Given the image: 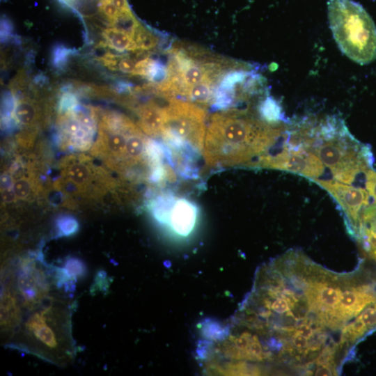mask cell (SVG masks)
I'll return each mask as SVG.
<instances>
[{"mask_svg": "<svg viewBox=\"0 0 376 376\" xmlns=\"http://www.w3.org/2000/svg\"><path fill=\"white\" fill-rule=\"evenodd\" d=\"M288 123L271 124L243 109L214 114L203 144L205 162L211 166H256L281 139Z\"/></svg>", "mask_w": 376, "mask_h": 376, "instance_id": "6da1fadb", "label": "cell"}, {"mask_svg": "<svg viewBox=\"0 0 376 376\" xmlns=\"http://www.w3.org/2000/svg\"><path fill=\"white\" fill-rule=\"evenodd\" d=\"M295 129L300 145L319 158L334 180L365 187L367 172L373 169V152L350 134L343 119L336 116L304 119L296 123Z\"/></svg>", "mask_w": 376, "mask_h": 376, "instance_id": "7a4b0ae2", "label": "cell"}, {"mask_svg": "<svg viewBox=\"0 0 376 376\" xmlns=\"http://www.w3.org/2000/svg\"><path fill=\"white\" fill-rule=\"evenodd\" d=\"M328 19L340 51L361 65L376 58V26L361 5L353 0H328Z\"/></svg>", "mask_w": 376, "mask_h": 376, "instance_id": "3957f363", "label": "cell"}, {"mask_svg": "<svg viewBox=\"0 0 376 376\" xmlns=\"http://www.w3.org/2000/svg\"><path fill=\"white\" fill-rule=\"evenodd\" d=\"M314 182L336 201L352 229L359 230L362 213L373 202L368 191L361 187L345 184L334 179H321Z\"/></svg>", "mask_w": 376, "mask_h": 376, "instance_id": "277c9868", "label": "cell"}, {"mask_svg": "<svg viewBox=\"0 0 376 376\" xmlns=\"http://www.w3.org/2000/svg\"><path fill=\"white\" fill-rule=\"evenodd\" d=\"M52 306L49 305L31 315L24 325L29 340L38 348L49 352H58L63 340L53 319L55 311Z\"/></svg>", "mask_w": 376, "mask_h": 376, "instance_id": "5b68a950", "label": "cell"}, {"mask_svg": "<svg viewBox=\"0 0 376 376\" xmlns=\"http://www.w3.org/2000/svg\"><path fill=\"white\" fill-rule=\"evenodd\" d=\"M17 286L24 305L33 308L46 297L48 283L42 271L29 259L20 262Z\"/></svg>", "mask_w": 376, "mask_h": 376, "instance_id": "8992f818", "label": "cell"}, {"mask_svg": "<svg viewBox=\"0 0 376 376\" xmlns=\"http://www.w3.org/2000/svg\"><path fill=\"white\" fill-rule=\"evenodd\" d=\"M198 210L190 201L180 198L173 202L167 223L172 230L179 235H188L194 228Z\"/></svg>", "mask_w": 376, "mask_h": 376, "instance_id": "52a82bcc", "label": "cell"}, {"mask_svg": "<svg viewBox=\"0 0 376 376\" xmlns=\"http://www.w3.org/2000/svg\"><path fill=\"white\" fill-rule=\"evenodd\" d=\"M86 273V267L84 262L78 258L69 257L56 272L57 284L60 287H64L65 290H71L70 286L74 285Z\"/></svg>", "mask_w": 376, "mask_h": 376, "instance_id": "ba28073f", "label": "cell"}, {"mask_svg": "<svg viewBox=\"0 0 376 376\" xmlns=\"http://www.w3.org/2000/svg\"><path fill=\"white\" fill-rule=\"evenodd\" d=\"M19 305L13 292L6 290L1 301V325L3 331H10L19 321Z\"/></svg>", "mask_w": 376, "mask_h": 376, "instance_id": "9c48e42d", "label": "cell"}, {"mask_svg": "<svg viewBox=\"0 0 376 376\" xmlns=\"http://www.w3.org/2000/svg\"><path fill=\"white\" fill-rule=\"evenodd\" d=\"M140 127L149 135H161L164 124L162 108L155 104L143 106L139 109Z\"/></svg>", "mask_w": 376, "mask_h": 376, "instance_id": "30bf717a", "label": "cell"}, {"mask_svg": "<svg viewBox=\"0 0 376 376\" xmlns=\"http://www.w3.org/2000/svg\"><path fill=\"white\" fill-rule=\"evenodd\" d=\"M258 112L263 120L271 124L288 123L280 104L272 96L267 95L258 106Z\"/></svg>", "mask_w": 376, "mask_h": 376, "instance_id": "8fae6325", "label": "cell"}, {"mask_svg": "<svg viewBox=\"0 0 376 376\" xmlns=\"http://www.w3.org/2000/svg\"><path fill=\"white\" fill-rule=\"evenodd\" d=\"M103 37L107 43V45L118 52L137 50L133 38L128 34L116 28L111 27L106 29L103 31Z\"/></svg>", "mask_w": 376, "mask_h": 376, "instance_id": "7c38bea8", "label": "cell"}, {"mask_svg": "<svg viewBox=\"0 0 376 376\" xmlns=\"http://www.w3.org/2000/svg\"><path fill=\"white\" fill-rule=\"evenodd\" d=\"M13 116L16 121L24 125H30L37 118L36 107L28 100L17 101L13 107Z\"/></svg>", "mask_w": 376, "mask_h": 376, "instance_id": "4fadbf2b", "label": "cell"}, {"mask_svg": "<svg viewBox=\"0 0 376 376\" xmlns=\"http://www.w3.org/2000/svg\"><path fill=\"white\" fill-rule=\"evenodd\" d=\"M178 74L189 88L201 82H212L205 65H198L196 62Z\"/></svg>", "mask_w": 376, "mask_h": 376, "instance_id": "5bb4252c", "label": "cell"}, {"mask_svg": "<svg viewBox=\"0 0 376 376\" xmlns=\"http://www.w3.org/2000/svg\"><path fill=\"white\" fill-rule=\"evenodd\" d=\"M65 175L71 182L79 187L86 186L91 177V173L87 165L81 162H75L68 166L65 169Z\"/></svg>", "mask_w": 376, "mask_h": 376, "instance_id": "9a60e30c", "label": "cell"}, {"mask_svg": "<svg viewBox=\"0 0 376 376\" xmlns=\"http://www.w3.org/2000/svg\"><path fill=\"white\" fill-rule=\"evenodd\" d=\"M140 25L131 10L120 12L116 18L111 22L112 27L128 34L132 38Z\"/></svg>", "mask_w": 376, "mask_h": 376, "instance_id": "2e32d148", "label": "cell"}, {"mask_svg": "<svg viewBox=\"0 0 376 376\" xmlns=\"http://www.w3.org/2000/svg\"><path fill=\"white\" fill-rule=\"evenodd\" d=\"M214 93L211 90V83L203 81L191 86L187 92V97L198 103H207L213 100Z\"/></svg>", "mask_w": 376, "mask_h": 376, "instance_id": "e0dca14e", "label": "cell"}, {"mask_svg": "<svg viewBox=\"0 0 376 376\" xmlns=\"http://www.w3.org/2000/svg\"><path fill=\"white\" fill-rule=\"evenodd\" d=\"M341 292L338 289L330 286L322 285L319 288L317 296L318 303L322 306L333 308H338L339 299Z\"/></svg>", "mask_w": 376, "mask_h": 376, "instance_id": "ac0fdd59", "label": "cell"}, {"mask_svg": "<svg viewBox=\"0 0 376 376\" xmlns=\"http://www.w3.org/2000/svg\"><path fill=\"white\" fill-rule=\"evenodd\" d=\"M133 40L137 49L150 50L157 45V38L148 30L140 25L136 29Z\"/></svg>", "mask_w": 376, "mask_h": 376, "instance_id": "d6986e66", "label": "cell"}, {"mask_svg": "<svg viewBox=\"0 0 376 376\" xmlns=\"http://www.w3.org/2000/svg\"><path fill=\"white\" fill-rule=\"evenodd\" d=\"M56 227L59 236H70L77 232L79 226L78 221L70 216H61L56 221Z\"/></svg>", "mask_w": 376, "mask_h": 376, "instance_id": "ffe728a7", "label": "cell"}, {"mask_svg": "<svg viewBox=\"0 0 376 376\" xmlns=\"http://www.w3.org/2000/svg\"><path fill=\"white\" fill-rule=\"evenodd\" d=\"M99 11L110 22H113L120 13L112 0H100L98 4Z\"/></svg>", "mask_w": 376, "mask_h": 376, "instance_id": "44dd1931", "label": "cell"}, {"mask_svg": "<svg viewBox=\"0 0 376 376\" xmlns=\"http://www.w3.org/2000/svg\"><path fill=\"white\" fill-rule=\"evenodd\" d=\"M13 188L16 197L24 199L30 195L32 187L29 179L22 178L13 183Z\"/></svg>", "mask_w": 376, "mask_h": 376, "instance_id": "7402d4cb", "label": "cell"}, {"mask_svg": "<svg viewBox=\"0 0 376 376\" xmlns=\"http://www.w3.org/2000/svg\"><path fill=\"white\" fill-rule=\"evenodd\" d=\"M365 187L373 202L376 203V172L373 169H370L367 172Z\"/></svg>", "mask_w": 376, "mask_h": 376, "instance_id": "603a6c76", "label": "cell"}, {"mask_svg": "<svg viewBox=\"0 0 376 376\" xmlns=\"http://www.w3.org/2000/svg\"><path fill=\"white\" fill-rule=\"evenodd\" d=\"M357 318L359 319L366 327L376 324V306L375 307L367 308Z\"/></svg>", "mask_w": 376, "mask_h": 376, "instance_id": "cb8c5ba5", "label": "cell"}, {"mask_svg": "<svg viewBox=\"0 0 376 376\" xmlns=\"http://www.w3.org/2000/svg\"><path fill=\"white\" fill-rule=\"evenodd\" d=\"M136 63L130 58H123L118 62L119 70L124 73L133 75L135 70Z\"/></svg>", "mask_w": 376, "mask_h": 376, "instance_id": "d4e9b609", "label": "cell"}, {"mask_svg": "<svg viewBox=\"0 0 376 376\" xmlns=\"http://www.w3.org/2000/svg\"><path fill=\"white\" fill-rule=\"evenodd\" d=\"M271 308L279 313L290 311V306L285 298H277L271 305Z\"/></svg>", "mask_w": 376, "mask_h": 376, "instance_id": "484cf974", "label": "cell"}, {"mask_svg": "<svg viewBox=\"0 0 376 376\" xmlns=\"http://www.w3.org/2000/svg\"><path fill=\"white\" fill-rule=\"evenodd\" d=\"M103 64L112 70L117 69L118 56L112 54H107L102 58Z\"/></svg>", "mask_w": 376, "mask_h": 376, "instance_id": "4316f807", "label": "cell"}, {"mask_svg": "<svg viewBox=\"0 0 376 376\" xmlns=\"http://www.w3.org/2000/svg\"><path fill=\"white\" fill-rule=\"evenodd\" d=\"M331 358L332 351L329 347H326L319 356L317 361L319 365L328 366Z\"/></svg>", "mask_w": 376, "mask_h": 376, "instance_id": "83f0119b", "label": "cell"}, {"mask_svg": "<svg viewBox=\"0 0 376 376\" xmlns=\"http://www.w3.org/2000/svg\"><path fill=\"white\" fill-rule=\"evenodd\" d=\"M292 342H293L294 345L297 348H299V349L304 348L308 345L307 338L297 332L293 336Z\"/></svg>", "mask_w": 376, "mask_h": 376, "instance_id": "f1b7e54d", "label": "cell"}, {"mask_svg": "<svg viewBox=\"0 0 376 376\" xmlns=\"http://www.w3.org/2000/svg\"><path fill=\"white\" fill-rule=\"evenodd\" d=\"M1 193L2 198L6 202H12L17 198L13 186L4 187Z\"/></svg>", "mask_w": 376, "mask_h": 376, "instance_id": "f546056e", "label": "cell"}, {"mask_svg": "<svg viewBox=\"0 0 376 376\" xmlns=\"http://www.w3.org/2000/svg\"><path fill=\"white\" fill-rule=\"evenodd\" d=\"M247 350L251 355L256 357H259L262 352L261 346L257 340H253Z\"/></svg>", "mask_w": 376, "mask_h": 376, "instance_id": "4dcf8cb0", "label": "cell"}, {"mask_svg": "<svg viewBox=\"0 0 376 376\" xmlns=\"http://www.w3.org/2000/svg\"><path fill=\"white\" fill-rule=\"evenodd\" d=\"M297 333L302 335L306 338H311L313 334L312 328L307 324H302L300 325L296 331Z\"/></svg>", "mask_w": 376, "mask_h": 376, "instance_id": "1f68e13d", "label": "cell"}, {"mask_svg": "<svg viewBox=\"0 0 376 376\" xmlns=\"http://www.w3.org/2000/svg\"><path fill=\"white\" fill-rule=\"evenodd\" d=\"M332 372L328 366H322L317 369L315 375H332Z\"/></svg>", "mask_w": 376, "mask_h": 376, "instance_id": "d6a6232c", "label": "cell"}]
</instances>
